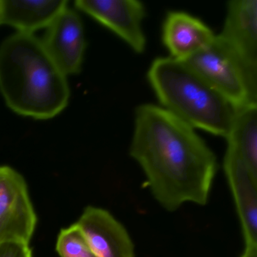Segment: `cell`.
<instances>
[{
  "mask_svg": "<svg viewBox=\"0 0 257 257\" xmlns=\"http://www.w3.org/2000/svg\"><path fill=\"white\" fill-rule=\"evenodd\" d=\"M221 40L241 64L252 95L257 98V0H231Z\"/></svg>",
  "mask_w": 257,
  "mask_h": 257,
  "instance_id": "cell-5",
  "label": "cell"
},
{
  "mask_svg": "<svg viewBox=\"0 0 257 257\" xmlns=\"http://www.w3.org/2000/svg\"><path fill=\"white\" fill-rule=\"evenodd\" d=\"M76 8L115 33L135 52L143 53L147 40L143 29L146 8L138 0H77Z\"/></svg>",
  "mask_w": 257,
  "mask_h": 257,
  "instance_id": "cell-7",
  "label": "cell"
},
{
  "mask_svg": "<svg viewBox=\"0 0 257 257\" xmlns=\"http://www.w3.org/2000/svg\"><path fill=\"white\" fill-rule=\"evenodd\" d=\"M97 257H135L126 228L108 210L88 206L77 222Z\"/></svg>",
  "mask_w": 257,
  "mask_h": 257,
  "instance_id": "cell-9",
  "label": "cell"
},
{
  "mask_svg": "<svg viewBox=\"0 0 257 257\" xmlns=\"http://www.w3.org/2000/svg\"><path fill=\"white\" fill-rule=\"evenodd\" d=\"M228 148L240 156L257 180V104L249 103L234 109L226 138Z\"/></svg>",
  "mask_w": 257,
  "mask_h": 257,
  "instance_id": "cell-13",
  "label": "cell"
},
{
  "mask_svg": "<svg viewBox=\"0 0 257 257\" xmlns=\"http://www.w3.org/2000/svg\"><path fill=\"white\" fill-rule=\"evenodd\" d=\"M56 249L61 257H97L76 223L61 230Z\"/></svg>",
  "mask_w": 257,
  "mask_h": 257,
  "instance_id": "cell-14",
  "label": "cell"
},
{
  "mask_svg": "<svg viewBox=\"0 0 257 257\" xmlns=\"http://www.w3.org/2000/svg\"><path fill=\"white\" fill-rule=\"evenodd\" d=\"M181 61L226 100L233 109L257 103L241 64L219 36L216 35L207 47Z\"/></svg>",
  "mask_w": 257,
  "mask_h": 257,
  "instance_id": "cell-4",
  "label": "cell"
},
{
  "mask_svg": "<svg viewBox=\"0 0 257 257\" xmlns=\"http://www.w3.org/2000/svg\"><path fill=\"white\" fill-rule=\"evenodd\" d=\"M240 257H257V245L245 246L244 250Z\"/></svg>",
  "mask_w": 257,
  "mask_h": 257,
  "instance_id": "cell-16",
  "label": "cell"
},
{
  "mask_svg": "<svg viewBox=\"0 0 257 257\" xmlns=\"http://www.w3.org/2000/svg\"><path fill=\"white\" fill-rule=\"evenodd\" d=\"M223 168L240 219L245 246L257 245V180L240 156L228 147Z\"/></svg>",
  "mask_w": 257,
  "mask_h": 257,
  "instance_id": "cell-10",
  "label": "cell"
},
{
  "mask_svg": "<svg viewBox=\"0 0 257 257\" xmlns=\"http://www.w3.org/2000/svg\"><path fill=\"white\" fill-rule=\"evenodd\" d=\"M0 257H33V252L29 243L13 240L0 243Z\"/></svg>",
  "mask_w": 257,
  "mask_h": 257,
  "instance_id": "cell-15",
  "label": "cell"
},
{
  "mask_svg": "<svg viewBox=\"0 0 257 257\" xmlns=\"http://www.w3.org/2000/svg\"><path fill=\"white\" fill-rule=\"evenodd\" d=\"M129 153L165 210L208 202L217 171L216 156L192 126L165 108L149 103L137 108Z\"/></svg>",
  "mask_w": 257,
  "mask_h": 257,
  "instance_id": "cell-1",
  "label": "cell"
},
{
  "mask_svg": "<svg viewBox=\"0 0 257 257\" xmlns=\"http://www.w3.org/2000/svg\"><path fill=\"white\" fill-rule=\"evenodd\" d=\"M37 216L24 177L9 166H0V228L13 240L30 243Z\"/></svg>",
  "mask_w": 257,
  "mask_h": 257,
  "instance_id": "cell-6",
  "label": "cell"
},
{
  "mask_svg": "<svg viewBox=\"0 0 257 257\" xmlns=\"http://www.w3.org/2000/svg\"><path fill=\"white\" fill-rule=\"evenodd\" d=\"M43 46L60 70L68 76L80 72L86 42L79 15L66 8L48 27Z\"/></svg>",
  "mask_w": 257,
  "mask_h": 257,
  "instance_id": "cell-8",
  "label": "cell"
},
{
  "mask_svg": "<svg viewBox=\"0 0 257 257\" xmlns=\"http://www.w3.org/2000/svg\"><path fill=\"white\" fill-rule=\"evenodd\" d=\"M148 80L168 112L193 128L226 138L234 109L184 62L171 57L156 58Z\"/></svg>",
  "mask_w": 257,
  "mask_h": 257,
  "instance_id": "cell-3",
  "label": "cell"
},
{
  "mask_svg": "<svg viewBox=\"0 0 257 257\" xmlns=\"http://www.w3.org/2000/svg\"><path fill=\"white\" fill-rule=\"evenodd\" d=\"M0 91L13 112L38 120L57 116L70 97L67 76L42 40L18 32L0 46Z\"/></svg>",
  "mask_w": 257,
  "mask_h": 257,
  "instance_id": "cell-2",
  "label": "cell"
},
{
  "mask_svg": "<svg viewBox=\"0 0 257 257\" xmlns=\"http://www.w3.org/2000/svg\"><path fill=\"white\" fill-rule=\"evenodd\" d=\"M67 5L66 0H0V25L34 34L47 28Z\"/></svg>",
  "mask_w": 257,
  "mask_h": 257,
  "instance_id": "cell-12",
  "label": "cell"
},
{
  "mask_svg": "<svg viewBox=\"0 0 257 257\" xmlns=\"http://www.w3.org/2000/svg\"><path fill=\"white\" fill-rule=\"evenodd\" d=\"M215 37L204 22L183 12H171L164 22V44L171 58L178 61H184L202 50Z\"/></svg>",
  "mask_w": 257,
  "mask_h": 257,
  "instance_id": "cell-11",
  "label": "cell"
}]
</instances>
